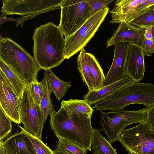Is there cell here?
<instances>
[{
  "label": "cell",
  "instance_id": "7c38bea8",
  "mask_svg": "<svg viewBox=\"0 0 154 154\" xmlns=\"http://www.w3.org/2000/svg\"><path fill=\"white\" fill-rule=\"evenodd\" d=\"M130 44L122 42L115 45L113 61L108 72L105 75L104 86L119 80L126 75V66Z\"/></svg>",
  "mask_w": 154,
  "mask_h": 154
},
{
  "label": "cell",
  "instance_id": "484cf974",
  "mask_svg": "<svg viewBox=\"0 0 154 154\" xmlns=\"http://www.w3.org/2000/svg\"><path fill=\"white\" fill-rule=\"evenodd\" d=\"M59 141L56 145L57 149L67 150L74 154H86L87 150L68 139L57 137Z\"/></svg>",
  "mask_w": 154,
  "mask_h": 154
},
{
  "label": "cell",
  "instance_id": "f546056e",
  "mask_svg": "<svg viewBox=\"0 0 154 154\" xmlns=\"http://www.w3.org/2000/svg\"><path fill=\"white\" fill-rule=\"evenodd\" d=\"M29 84L33 99L36 103L40 106L43 94V86L41 82H39L37 78H36Z\"/></svg>",
  "mask_w": 154,
  "mask_h": 154
},
{
  "label": "cell",
  "instance_id": "3957f363",
  "mask_svg": "<svg viewBox=\"0 0 154 154\" xmlns=\"http://www.w3.org/2000/svg\"><path fill=\"white\" fill-rule=\"evenodd\" d=\"M144 105L146 109L154 106V83H139L133 81L94 104L100 111L122 110L131 104Z\"/></svg>",
  "mask_w": 154,
  "mask_h": 154
},
{
  "label": "cell",
  "instance_id": "8d00e7d4",
  "mask_svg": "<svg viewBox=\"0 0 154 154\" xmlns=\"http://www.w3.org/2000/svg\"><path fill=\"white\" fill-rule=\"evenodd\" d=\"M152 41L154 43V24L152 26Z\"/></svg>",
  "mask_w": 154,
  "mask_h": 154
},
{
  "label": "cell",
  "instance_id": "d6986e66",
  "mask_svg": "<svg viewBox=\"0 0 154 154\" xmlns=\"http://www.w3.org/2000/svg\"><path fill=\"white\" fill-rule=\"evenodd\" d=\"M0 70L5 75L17 97L20 99L27 85V83L1 60Z\"/></svg>",
  "mask_w": 154,
  "mask_h": 154
},
{
  "label": "cell",
  "instance_id": "603a6c76",
  "mask_svg": "<svg viewBox=\"0 0 154 154\" xmlns=\"http://www.w3.org/2000/svg\"><path fill=\"white\" fill-rule=\"evenodd\" d=\"M41 82L43 88V94L40 103V106L43 113L42 126L43 127L48 116H51L56 112L54 110V106L52 103L51 97L52 92L49 88L46 78L44 77Z\"/></svg>",
  "mask_w": 154,
  "mask_h": 154
},
{
  "label": "cell",
  "instance_id": "8fae6325",
  "mask_svg": "<svg viewBox=\"0 0 154 154\" xmlns=\"http://www.w3.org/2000/svg\"><path fill=\"white\" fill-rule=\"evenodd\" d=\"M0 105L3 111L17 124L21 123L20 99L3 72L0 70Z\"/></svg>",
  "mask_w": 154,
  "mask_h": 154
},
{
  "label": "cell",
  "instance_id": "7402d4cb",
  "mask_svg": "<svg viewBox=\"0 0 154 154\" xmlns=\"http://www.w3.org/2000/svg\"><path fill=\"white\" fill-rule=\"evenodd\" d=\"M84 48L82 49L77 60V69L83 81L87 86L88 90H94L93 79Z\"/></svg>",
  "mask_w": 154,
  "mask_h": 154
},
{
  "label": "cell",
  "instance_id": "ba28073f",
  "mask_svg": "<svg viewBox=\"0 0 154 154\" xmlns=\"http://www.w3.org/2000/svg\"><path fill=\"white\" fill-rule=\"evenodd\" d=\"M109 10L106 7L97 12L74 34L65 38V59H69L84 48L104 20Z\"/></svg>",
  "mask_w": 154,
  "mask_h": 154
},
{
  "label": "cell",
  "instance_id": "6da1fadb",
  "mask_svg": "<svg viewBox=\"0 0 154 154\" xmlns=\"http://www.w3.org/2000/svg\"><path fill=\"white\" fill-rule=\"evenodd\" d=\"M60 106L50 116L49 121L55 135L73 141L91 152L93 128L91 117L73 111L61 102Z\"/></svg>",
  "mask_w": 154,
  "mask_h": 154
},
{
  "label": "cell",
  "instance_id": "8992f818",
  "mask_svg": "<svg viewBox=\"0 0 154 154\" xmlns=\"http://www.w3.org/2000/svg\"><path fill=\"white\" fill-rule=\"evenodd\" d=\"M58 26L65 38L72 35L91 17L86 0H63Z\"/></svg>",
  "mask_w": 154,
  "mask_h": 154
},
{
  "label": "cell",
  "instance_id": "ac0fdd59",
  "mask_svg": "<svg viewBox=\"0 0 154 154\" xmlns=\"http://www.w3.org/2000/svg\"><path fill=\"white\" fill-rule=\"evenodd\" d=\"M146 0H117L110 13L112 23H120L122 19L139 5Z\"/></svg>",
  "mask_w": 154,
  "mask_h": 154
},
{
  "label": "cell",
  "instance_id": "f1b7e54d",
  "mask_svg": "<svg viewBox=\"0 0 154 154\" xmlns=\"http://www.w3.org/2000/svg\"><path fill=\"white\" fill-rule=\"evenodd\" d=\"M154 5V0H146L145 2L138 5L126 15L122 19L121 23L127 22L129 23L134 19L141 15L149 8Z\"/></svg>",
  "mask_w": 154,
  "mask_h": 154
},
{
  "label": "cell",
  "instance_id": "4316f807",
  "mask_svg": "<svg viewBox=\"0 0 154 154\" xmlns=\"http://www.w3.org/2000/svg\"><path fill=\"white\" fill-rule=\"evenodd\" d=\"M21 131L29 137L38 154H54L53 151L37 137L26 130L23 127L17 124Z\"/></svg>",
  "mask_w": 154,
  "mask_h": 154
},
{
  "label": "cell",
  "instance_id": "2e32d148",
  "mask_svg": "<svg viewBox=\"0 0 154 154\" xmlns=\"http://www.w3.org/2000/svg\"><path fill=\"white\" fill-rule=\"evenodd\" d=\"M132 81L130 77L125 75L119 80L100 89L88 90L87 93L84 96L83 98L91 106L110 95Z\"/></svg>",
  "mask_w": 154,
  "mask_h": 154
},
{
  "label": "cell",
  "instance_id": "9c48e42d",
  "mask_svg": "<svg viewBox=\"0 0 154 154\" xmlns=\"http://www.w3.org/2000/svg\"><path fill=\"white\" fill-rule=\"evenodd\" d=\"M63 0H3L1 12L22 16L26 19L60 8Z\"/></svg>",
  "mask_w": 154,
  "mask_h": 154
},
{
  "label": "cell",
  "instance_id": "5b68a950",
  "mask_svg": "<svg viewBox=\"0 0 154 154\" xmlns=\"http://www.w3.org/2000/svg\"><path fill=\"white\" fill-rule=\"evenodd\" d=\"M101 113L100 131L105 133L110 143L119 140L121 132L128 126L133 124H140L146 121V109L143 108L137 110L119 111Z\"/></svg>",
  "mask_w": 154,
  "mask_h": 154
},
{
  "label": "cell",
  "instance_id": "4dcf8cb0",
  "mask_svg": "<svg viewBox=\"0 0 154 154\" xmlns=\"http://www.w3.org/2000/svg\"><path fill=\"white\" fill-rule=\"evenodd\" d=\"M88 4L91 17L101 9L107 7L113 0H86Z\"/></svg>",
  "mask_w": 154,
  "mask_h": 154
},
{
  "label": "cell",
  "instance_id": "277c9868",
  "mask_svg": "<svg viewBox=\"0 0 154 154\" xmlns=\"http://www.w3.org/2000/svg\"><path fill=\"white\" fill-rule=\"evenodd\" d=\"M0 60L28 84L37 78L41 69L34 58L26 50L8 37L0 38Z\"/></svg>",
  "mask_w": 154,
  "mask_h": 154
},
{
  "label": "cell",
  "instance_id": "4fadbf2b",
  "mask_svg": "<svg viewBox=\"0 0 154 154\" xmlns=\"http://www.w3.org/2000/svg\"><path fill=\"white\" fill-rule=\"evenodd\" d=\"M144 56L143 48L131 43L127 55L125 74L135 82H139L144 77L146 71Z\"/></svg>",
  "mask_w": 154,
  "mask_h": 154
},
{
  "label": "cell",
  "instance_id": "e575fe53",
  "mask_svg": "<svg viewBox=\"0 0 154 154\" xmlns=\"http://www.w3.org/2000/svg\"><path fill=\"white\" fill-rule=\"evenodd\" d=\"M53 152L54 154H74L67 150L57 149H55Z\"/></svg>",
  "mask_w": 154,
  "mask_h": 154
},
{
  "label": "cell",
  "instance_id": "52a82bcc",
  "mask_svg": "<svg viewBox=\"0 0 154 154\" xmlns=\"http://www.w3.org/2000/svg\"><path fill=\"white\" fill-rule=\"evenodd\" d=\"M119 141L128 153L154 154V130L146 121L124 129L119 135Z\"/></svg>",
  "mask_w": 154,
  "mask_h": 154
},
{
  "label": "cell",
  "instance_id": "5bb4252c",
  "mask_svg": "<svg viewBox=\"0 0 154 154\" xmlns=\"http://www.w3.org/2000/svg\"><path fill=\"white\" fill-rule=\"evenodd\" d=\"M145 31V28H136L127 22H121L108 40L106 48L122 42L134 43L144 48Z\"/></svg>",
  "mask_w": 154,
  "mask_h": 154
},
{
  "label": "cell",
  "instance_id": "ffe728a7",
  "mask_svg": "<svg viewBox=\"0 0 154 154\" xmlns=\"http://www.w3.org/2000/svg\"><path fill=\"white\" fill-rule=\"evenodd\" d=\"M98 129L93 128L91 147L94 154H117L108 140L103 137Z\"/></svg>",
  "mask_w": 154,
  "mask_h": 154
},
{
  "label": "cell",
  "instance_id": "9a60e30c",
  "mask_svg": "<svg viewBox=\"0 0 154 154\" xmlns=\"http://www.w3.org/2000/svg\"><path fill=\"white\" fill-rule=\"evenodd\" d=\"M7 154H38L29 138L21 131L0 143Z\"/></svg>",
  "mask_w": 154,
  "mask_h": 154
},
{
  "label": "cell",
  "instance_id": "44dd1931",
  "mask_svg": "<svg viewBox=\"0 0 154 154\" xmlns=\"http://www.w3.org/2000/svg\"><path fill=\"white\" fill-rule=\"evenodd\" d=\"M86 55L93 79L94 90L102 88L104 86L105 81L103 69L93 55L87 52Z\"/></svg>",
  "mask_w": 154,
  "mask_h": 154
},
{
  "label": "cell",
  "instance_id": "7a4b0ae2",
  "mask_svg": "<svg viewBox=\"0 0 154 154\" xmlns=\"http://www.w3.org/2000/svg\"><path fill=\"white\" fill-rule=\"evenodd\" d=\"M58 26L51 22L35 28L32 39L34 59L45 71L58 66L65 59V39Z\"/></svg>",
  "mask_w": 154,
  "mask_h": 154
},
{
  "label": "cell",
  "instance_id": "e0dca14e",
  "mask_svg": "<svg viewBox=\"0 0 154 154\" xmlns=\"http://www.w3.org/2000/svg\"><path fill=\"white\" fill-rule=\"evenodd\" d=\"M44 74L49 89L54 94L57 100L60 101L71 86V82H65L61 80L51 69L45 71Z\"/></svg>",
  "mask_w": 154,
  "mask_h": 154
},
{
  "label": "cell",
  "instance_id": "d6a6232c",
  "mask_svg": "<svg viewBox=\"0 0 154 154\" xmlns=\"http://www.w3.org/2000/svg\"><path fill=\"white\" fill-rule=\"evenodd\" d=\"M146 121L150 127L154 130V106L146 109Z\"/></svg>",
  "mask_w": 154,
  "mask_h": 154
},
{
  "label": "cell",
  "instance_id": "d4e9b609",
  "mask_svg": "<svg viewBox=\"0 0 154 154\" xmlns=\"http://www.w3.org/2000/svg\"><path fill=\"white\" fill-rule=\"evenodd\" d=\"M136 28H143L154 24V5L149 8L141 15L128 23Z\"/></svg>",
  "mask_w": 154,
  "mask_h": 154
},
{
  "label": "cell",
  "instance_id": "cb8c5ba5",
  "mask_svg": "<svg viewBox=\"0 0 154 154\" xmlns=\"http://www.w3.org/2000/svg\"><path fill=\"white\" fill-rule=\"evenodd\" d=\"M61 102L73 111L91 117L93 109L84 100L71 99L68 100H63Z\"/></svg>",
  "mask_w": 154,
  "mask_h": 154
},
{
  "label": "cell",
  "instance_id": "1f68e13d",
  "mask_svg": "<svg viewBox=\"0 0 154 154\" xmlns=\"http://www.w3.org/2000/svg\"><path fill=\"white\" fill-rule=\"evenodd\" d=\"M144 45L143 50L144 55L151 56L154 53V43L152 40L148 39L144 37Z\"/></svg>",
  "mask_w": 154,
  "mask_h": 154
},
{
  "label": "cell",
  "instance_id": "74e56055",
  "mask_svg": "<svg viewBox=\"0 0 154 154\" xmlns=\"http://www.w3.org/2000/svg\"><path fill=\"white\" fill-rule=\"evenodd\" d=\"M129 154H138L135 152H131L128 153Z\"/></svg>",
  "mask_w": 154,
  "mask_h": 154
},
{
  "label": "cell",
  "instance_id": "83f0119b",
  "mask_svg": "<svg viewBox=\"0 0 154 154\" xmlns=\"http://www.w3.org/2000/svg\"><path fill=\"white\" fill-rule=\"evenodd\" d=\"M11 120L0 107V143L3 142L12 130Z\"/></svg>",
  "mask_w": 154,
  "mask_h": 154
},
{
  "label": "cell",
  "instance_id": "30bf717a",
  "mask_svg": "<svg viewBox=\"0 0 154 154\" xmlns=\"http://www.w3.org/2000/svg\"><path fill=\"white\" fill-rule=\"evenodd\" d=\"M21 122L27 131L42 140L43 113L31 95L29 84L20 99Z\"/></svg>",
  "mask_w": 154,
  "mask_h": 154
},
{
  "label": "cell",
  "instance_id": "d590c367",
  "mask_svg": "<svg viewBox=\"0 0 154 154\" xmlns=\"http://www.w3.org/2000/svg\"><path fill=\"white\" fill-rule=\"evenodd\" d=\"M0 154H7L1 144H0Z\"/></svg>",
  "mask_w": 154,
  "mask_h": 154
},
{
  "label": "cell",
  "instance_id": "836d02e7",
  "mask_svg": "<svg viewBox=\"0 0 154 154\" xmlns=\"http://www.w3.org/2000/svg\"><path fill=\"white\" fill-rule=\"evenodd\" d=\"M144 36V37L148 39L152 40V26H149L145 28Z\"/></svg>",
  "mask_w": 154,
  "mask_h": 154
}]
</instances>
